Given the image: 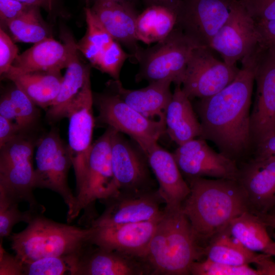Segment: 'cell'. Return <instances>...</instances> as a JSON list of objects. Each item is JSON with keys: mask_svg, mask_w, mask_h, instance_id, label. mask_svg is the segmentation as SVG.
Returning a JSON list of instances; mask_svg holds the SVG:
<instances>
[{"mask_svg": "<svg viewBox=\"0 0 275 275\" xmlns=\"http://www.w3.org/2000/svg\"><path fill=\"white\" fill-rule=\"evenodd\" d=\"M37 214L22 231L8 237L11 249L22 262L79 253L90 243L93 231L62 224Z\"/></svg>", "mask_w": 275, "mask_h": 275, "instance_id": "4", "label": "cell"}, {"mask_svg": "<svg viewBox=\"0 0 275 275\" xmlns=\"http://www.w3.org/2000/svg\"><path fill=\"white\" fill-rule=\"evenodd\" d=\"M204 251L206 259L233 266L253 264L258 253L245 248L230 234L227 227L209 240Z\"/></svg>", "mask_w": 275, "mask_h": 275, "instance_id": "30", "label": "cell"}, {"mask_svg": "<svg viewBox=\"0 0 275 275\" xmlns=\"http://www.w3.org/2000/svg\"><path fill=\"white\" fill-rule=\"evenodd\" d=\"M237 180L245 192L250 211L266 213L275 207V156L254 157L242 163Z\"/></svg>", "mask_w": 275, "mask_h": 275, "instance_id": "20", "label": "cell"}, {"mask_svg": "<svg viewBox=\"0 0 275 275\" xmlns=\"http://www.w3.org/2000/svg\"><path fill=\"white\" fill-rule=\"evenodd\" d=\"M0 241V274L23 275V263L16 256L5 250Z\"/></svg>", "mask_w": 275, "mask_h": 275, "instance_id": "41", "label": "cell"}, {"mask_svg": "<svg viewBox=\"0 0 275 275\" xmlns=\"http://www.w3.org/2000/svg\"><path fill=\"white\" fill-rule=\"evenodd\" d=\"M182 206L164 207L142 260L152 275H188L205 255Z\"/></svg>", "mask_w": 275, "mask_h": 275, "instance_id": "3", "label": "cell"}, {"mask_svg": "<svg viewBox=\"0 0 275 275\" xmlns=\"http://www.w3.org/2000/svg\"><path fill=\"white\" fill-rule=\"evenodd\" d=\"M79 253L23 263V275H78Z\"/></svg>", "mask_w": 275, "mask_h": 275, "instance_id": "34", "label": "cell"}, {"mask_svg": "<svg viewBox=\"0 0 275 275\" xmlns=\"http://www.w3.org/2000/svg\"><path fill=\"white\" fill-rule=\"evenodd\" d=\"M5 93L10 100L12 121L22 134H25L34 129L40 117L37 106L26 94L13 84Z\"/></svg>", "mask_w": 275, "mask_h": 275, "instance_id": "33", "label": "cell"}, {"mask_svg": "<svg viewBox=\"0 0 275 275\" xmlns=\"http://www.w3.org/2000/svg\"><path fill=\"white\" fill-rule=\"evenodd\" d=\"M160 219L92 227L90 242L100 248L142 260Z\"/></svg>", "mask_w": 275, "mask_h": 275, "instance_id": "19", "label": "cell"}, {"mask_svg": "<svg viewBox=\"0 0 275 275\" xmlns=\"http://www.w3.org/2000/svg\"><path fill=\"white\" fill-rule=\"evenodd\" d=\"M63 78L61 71H36L15 75L9 80L37 106L47 109L56 98Z\"/></svg>", "mask_w": 275, "mask_h": 275, "instance_id": "28", "label": "cell"}, {"mask_svg": "<svg viewBox=\"0 0 275 275\" xmlns=\"http://www.w3.org/2000/svg\"><path fill=\"white\" fill-rule=\"evenodd\" d=\"M18 48L10 36L0 28V75H5L18 56Z\"/></svg>", "mask_w": 275, "mask_h": 275, "instance_id": "38", "label": "cell"}, {"mask_svg": "<svg viewBox=\"0 0 275 275\" xmlns=\"http://www.w3.org/2000/svg\"><path fill=\"white\" fill-rule=\"evenodd\" d=\"M148 6L159 5L175 9L180 0H142Z\"/></svg>", "mask_w": 275, "mask_h": 275, "instance_id": "48", "label": "cell"}, {"mask_svg": "<svg viewBox=\"0 0 275 275\" xmlns=\"http://www.w3.org/2000/svg\"><path fill=\"white\" fill-rule=\"evenodd\" d=\"M171 83L169 80H159L140 89L129 90L124 88L120 80L113 79L106 83V86L146 117L165 121L166 110L173 95Z\"/></svg>", "mask_w": 275, "mask_h": 275, "instance_id": "24", "label": "cell"}, {"mask_svg": "<svg viewBox=\"0 0 275 275\" xmlns=\"http://www.w3.org/2000/svg\"><path fill=\"white\" fill-rule=\"evenodd\" d=\"M63 43L52 37L34 45L18 54L9 71L1 79H9L22 73L36 71H61L66 68L77 43L70 34L63 33Z\"/></svg>", "mask_w": 275, "mask_h": 275, "instance_id": "18", "label": "cell"}, {"mask_svg": "<svg viewBox=\"0 0 275 275\" xmlns=\"http://www.w3.org/2000/svg\"><path fill=\"white\" fill-rule=\"evenodd\" d=\"M260 43L255 20L238 0H232L230 15L209 47L219 53L226 64L236 65Z\"/></svg>", "mask_w": 275, "mask_h": 275, "instance_id": "15", "label": "cell"}, {"mask_svg": "<svg viewBox=\"0 0 275 275\" xmlns=\"http://www.w3.org/2000/svg\"><path fill=\"white\" fill-rule=\"evenodd\" d=\"M29 5L42 7L47 12H50L52 8V0H17Z\"/></svg>", "mask_w": 275, "mask_h": 275, "instance_id": "47", "label": "cell"}, {"mask_svg": "<svg viewBox=\"0 0 275 275\" xmlns=\"http://www.w3.org/2000/svg\"><path fill=\"white\" fill-rule=\"evenodd\" d=\"M255 157L265 158L275 156V135L272 136L256 147Z\"/></svg>", "mask_w": 275, "mask_h": 275, "instance_id": "45", "label": "cell"}, {"mask_svg": "<svg viewBox=\"0 0 275 275\" xmlns=\"http://www.w3.org/2000/svg\"><path fill=\"white\" fill-rule=\"evenodd\" d=\"M232 0H180L176 26L200 46L210 42L228 19Z\"/></svg>", "mask_w": 275, "mask_h": 275, "instance_id": "13", "label": "cell"}, {"mask_svg": "<svg viewBox=\"0 0 275 275\" xmlns=\"http://www.w3.org/2000/svg\"><path fill=\"white\" fill-rule=\"evenodd\" d=\"M253 264L260 275H275V261L272 256L258 253Z\"/></svg>", "mask_w": 275, "mask_h": 275, "instance_id": "44", "label": "cell"}, {"mask_svg": "<svg viewBox=\"0 0 275 275\" xmlns=\"http://www.w3.org/2000/svg\"><path fill=\"white\" fill-rule=\"evenodd\" d=\"M145 274L149 272L142 259L92 243L79 255L78 275Z\"/></svg>", "mask_w": 275, "mask_h": 275, "instance_id": "22", "label": "cell"}, {"mask_svg": "<svg viewBox=\"0 0 275 275\" xmlns=\"http://www.w3.org/2000/svg\"><path fill=\"white\" fill-rule=\"evenodd\" d=\"M19 203L0 193V239L9 237L13 227L20 222L28 224L38 213H43L29 209L22 211Z\"/></svg>", "mask_w": 275, "mask_h": 275, "instance_id": "35", "label": "cell"}, {"mask_svg": "<svg viewBox=\"0 0 275 275\" xmlns=\"http://www.w3.org/2000/svg\"><path fill=\"white\" fill-rule=\"evenodd\" d=\"M105 208L91 223L90 227H98L134 223L160 218L164 203L158 190L150 188L133 191L119 192L101 202Z\"/></svg>", "mask_w": 275, "mask_h": 275, "instance_id": "14", "label": "cell"}, {"mask_svg": "<svg viewBox=\"0 0 275 275\" xmlns=\"http://www.w3.org/2000/svg\"><path fill=\"white\" fill-rule=\"evenodd\" d=\"M93 103L89 78L72 101L66 114L69 120L67 145L75 173V194L84 181L93 145L92 140L95 125Z\"/></svg>", "mask_w": 275, "mask_h": 275, "instance_id": "10", "label": "cell"}, {"mask_svg": "<svg viewBox=\"0 0 275 275\" xmlns=\"http://www.w3.org/2000/svg\"><path fill=\"white\" fill-rule=\"evenodd\" d=\"M86 1H87L89 3H90L91 1H93L94 0H86ZM114 1H120V2H126L133 3L135 0H114Z\"/></svg>", "mask_w": 275, "mask_h": 275, "instance_id": "49", "label": "cell"}, {"mask_svg": "<svg viewBox=\"0 0 275 275\" xmlns=\"http://www.w3.org/2000/svg\"><path fill=\"white\" fill-rule=\"evenodd\" d=\"M165 124L166 132L178 146L201 135L200 122L180 85H176L167 107Z\"/></svg>", "mask_w": 275, "mask_h": 275, "instance_id": "25", "label": "cell"}, {"mask_svg": "<svg viewBox=\"0 0 275 275\" xmlns=\"http://www.w3.org/2000/svg\"><path fill=\"white\" fill-rule=\"evenodd\" d=\"M34 142L26 134H19L0 148V193L18 202H26L29 208L44 212L33 193L35 169Z\"/></svg>", "mask_w": 275, "mask_h": 275, "instance_id": "7", "label": "cell"}, {"mask_svg": "<svg viewBox=\"0 0 275 275\" xmlns=\"http://www.w3.org/2000/svg\"><path fill=\"white\" fill-rule=\"evenodd\" d=\"M208 47L195 48L188 62L182 90L190 99L210 97L232 82L240 69L215 58Z\"/></svg>", "mask_w": 275, "mask_h": 275, "instance_id": "12", "label": "cell"}, {"mask_svg": "<svg viewBox=\"0 0 275 275\" xmlns=\"http://www.w3.org/2000/svg\"><path fill=\"white\" fill-rule=\"evenodd\" d=\"M40 8L31 6L22 15L7 24L4 30H8V34L14 42L35 44L52 37L49 28L41 16Z\"/></svg>", "mask_w": 275, "mask_h": 275, "instance_id": "31", "label": "cell"}, {"mask_svg": "<svg viewBox=\"0 0 275 275\" xmlns=\"http://www.w3.org/2000/svg\"><path fill=\"white\" fill-rule=\"evenodd\" d=\"M267 213H272V214H275V207L272 210H271L269 212H267Z\"/></svg>", "mask_w": 275, "mask_h": 275, "instance_id": "51", "label": "cell"}, {"mask_svg": "<svg viewBox=\"0 0 275 275\" xmlns=\"http://www.w3.org/2000/svg\"><path fill=\"white\" fill-rule=\"evenodd\" d=\"M193 275H260L249 265L233 266L212 261L207 259L194 262L190 267Z\"/></svg>", "mask_w": 275, "mask_h": 275, "instance_id": "36", "label": "cell"}, {"mask_svg": "<svg viewBox=\"0 0 275 275\" xmlns=\"http://www.w3.org/2000/svg\"><path fill=\"white\" fill-rule=\"evenodd\" d=\"M147 157L150 168L157 180V190L166 204L165 207H181L190 189L173 153L157 144L148 153Z\"/></svg>", "mask_w": 275, "mask_h": 275, "instance_id": "23", "label": "cell"}, {"mask_svg": "<svg viewBox=\"0 0 275 275\" xmlns=\"http://www.w3.org/2000/svg\"><path fill=\"white\" fill-rule=\"evenodd\" d=\"M177 23L175 11L159 6H148L138 14L135 23V35L138 41L151 44L166 38Z\"/></svg>", "mask_w": 275, "mask_h": 275, "instance_id": "29", "label": "cell"}, {"mask_svg": "<svg viewBox=\"0 0 275 275\" xmlns=\"http://www.w3.org/2000/svg\"><path fill=\"white\" fill-rule=\"evenodd\" d=\"M253 19L275 20V0H238Z\"/></svg>", "mask_w": 275, "mask_h": 275, "instance_id": "39", "label": "cell"}, {"mask_svg": "<svg viewBox=\"0 0 275 275\" xmlns=\"http://www.w3.org/2000/svg\"><path fill=\"white\" fill-rule=\"evenodd\" d=\"M256 214L268 228L275 230V214L269 213L252 212Z\"/></svg>", "mask_w": 275, "mask_h": 275, "instance_id": "46", "label": "cell"}, {"mask_svg": "<svg viewBox=\"0 0 275 275\" xmlns=\"http://www.w3.org/2000/svg\"><path fill=\"white\" fill-rule=\"evenodd\" d=\"M255 99L250 130L255 146L275 135V48L260 45L256 61Z\"/></svg>", "mask_w": 275, "mask_h": 275, "instance_id": "11", "label": "cell"}, {"mask_svg": "<svg viewBox=\"0 0 275 275\" xmlns=\"http://www.w3.org/2000/svg\"><path fill=\"white\" fill-rule=\"evenodd\" d=\"M36 168L34 188H46L59 194L68 207L67 214L75 202L68 182V174L72 163L68 145L55 129L36 141Z\"/></svg>", "mask_w": 275, "mask_h": 275, "instance_id": "9", "label": "cell"}, {"mask_svg": "<svg viewBox=\"0 0 275 275\" xmlns=\"http://www.w3.org/2000/svg\"><path fill=\"white\" fill-rule=\"evenodd\" d=\"M90 7L91 12L112 37L130 51L136 62L141 49L135 35L138 14L133 3L114 0H94Z\"/></svg>", "mask_w": 275, "mask_h": 275, "instance_id": "21", "label": "cell"}, {"mask_svg": "<svg viewBox=\"0 0 275 275\" xmlns=\"http://www.w3.org/2000/svg\"><path fill=\"white\" fill-rule=\"evenodd\" d=\"M21 134L19 129L15 123L0 116V148Z\"/></svg>", "mask_w": 275, "mask_h": 275, "instance_id": "43", "label": "cell"}, {"mask_svg": "<svg viewBox=\"0 0 275 275\" xmlns=\"http://www.w3.org/2000/svg\"><path fill=\"white\" fill-rule=\"evenodd\" d=\"M227 229L249 250L275 257V241L269 235L267 227L251 211L234 218Z\"/></svg>", "mask_w": 275, "mask_h": 275, "instance_id": "27", "label": "cell"}, {"mask_svg": "<svg viewBox=\"0 0 275 275\" xmlns=\"http://www.w3.org/2000/svg\"><path fill=\"white\" fill-rule=\"evenodd\" d=\"M186 180L190 191L182 208L199 242L207 244L232 220L250 211L245 192L237 180L198 177Z\"/></svg>", "mask_w": 275, "mask_h": 275, "instance_id": "2", "label": "cell"}, {"mask_svg": "<svg viewBox=\"0 0 275 275\" xmlns=\"http://www.w3.org/2000/svg\"><path fill=\"white\" fill-rule=\"evenodd\" d=\"M79 52L76 46L66 68L59 93L46 110V118L51 122L66 117L69 105L90 78L91 65L81 59Z\"/></svg>", "mask_w": 275, "mask_h": 275, "instance_id": "26", "label": "cell"}, {"mask_svg": "<svg viewBox=\"0 0 275 275\" xmlns=\"http://www.w3.org/2000/svg\"><path fill=\"white\" fill-rule=\"evenodd\" d=\"M85 8L87 31L77 43L79 51L96 67L102 54L114 39L105 30L92 14L89 3L86 1Z\"/></svg>", "mask_w": 275, "mask_h": 275, "instance_id": "32", "label": "cell"}, {"mask_svg": "<svg viewBox=\"0 0 275 275\" xmlns=\"http://www.w3.org/2000/svg\"><path fill=\"white\" fill-rule=\"evenodd\" d=\"M111 160L119 191L153 188L146 155L115 129L111 138Z\"/></svg>", "mask_w": 275, "mask_h": 275, "instance_id": "17", "label": "cell"}, {"mask_svg": "<svg viewBox=\"0 0 275 275\" xmlns=\"http://www.w3.org/2000/svg\"><path fill=\"white\" fill-rule=\"evenodd\" d=\"M255 23L260 44L275 48V20H256Z\"/></svg>", "mask_w": 275, "mask_h": 275, "instance_id": "42", "label": "cell"}, {"mask_svg": "<svg viewBox=\"0 0 275 275\" xmlns=\"http://www.w3.org/2000/svg\"><path fill=\"white\" fill-rule=\"evenodd\" d=\"M93 94L98 115L96 121L130 136L146 155L166 132L165 121L149 119L125 102L114 91Z\"/></svg>", "mask_w": 275, "mask_h": 275, "instance_id": "8", "label": "cell"}, {"mask_svg": "<svg viewBox=\"0 0 275 275\" xmlns=\"http://www.w3.org/2000/svg\"><path fill=\"white\" fill-rule=\"evenodd\" d=\"M271 236L273 239V240L275 241V231L272 232L271 234Z\"/></svg>", "mask_w": 275, "mask_h": 275, "instance_id": "50", "label": "cell"}, {"mask_svg": "<svg viewBox=\"0 0 275 275\" xmlns=\"http://www.w3.org/2000/svg\"><path fill=\"white\" fill-rule=\"evenodd\" d=\"M173 154L186 180L205 177L237 179V163L213 150L204 139H194L179 145Z\"/></svg>", "mask_w": 275, "mask_h": 275, "instance_id": "16", "label": "cell"}, {"mask_svg": "<svg viewBox=\"0 0 275 275\" xmlns=\"http://www.w3.org/2000/svg\"><path fill=\"white\" fill-rule=\"evenodd\" d=\"M199 46L175 26L166 38L152 47L141 48L136 59L140 68L135 80L150 83L169 80L181 85L191 54Z\"/></svg>", "mask_w": 275, "mask_h": 275, "instance_id": "6", "label": "cell"}, {"mask_svg": "<svg viewBox=\"0 0 275 275\" xmlns=\"http://www.w3.org/2000/svg\"><path fill=\"white\" fill-rule=\"evenodd\" d=\"M113 128L107 127L105 132L92 145L88 167L83 184L75 195L71 212L67 214L68 223L72 222L83 211L80 225L89 224L97 217L95 202H101L119 192L114 176L111 160V138Z\"/></svg>", "mask_w": 275, "mask_h": 275, "instance_id": "5", "label": "cell"}, {"mask_svg": "<svg viewBox=\"0 0 275 275\" xmlns=\"http://www.w3.org/2000/svg\"><path fill=\"white\" fill-rule=\"evenodd\" d=\"M130 53L126 52L120 44L114 40L100 58L95 68L111 76L113 79L119 80L122 67Z\"/></svg>", "mask_w": 275, "mask_h": 275, "instance_id": "37", "label": "cell"}, {"mask_svg": "<svg viewBox=\"0 0 275 275\" xmlns=\"http://www.w3.org/2000/svg\"><path fill=\"white\" fill-rule=\"evenodd\" d=\"M258 49L241 60V68L232 82L196 104L200 138L212 142L219 152L237 163L253 144L250 110Z\"/></svg>", "mask_w": 275, "mask_h": 275, "instance_id": "1", "label": "cell"}, {"mask_svg": "<svg viewBox=\"0 0 275 275\" xmlns=\"http://www.w3.org/2000/svg\"><path fill=\"white\" fill-rule=\"evenodd\" d=\"M31 6L17 0H0L1 28L4 29L9 22L22 15Z\"/></svg>", "mask_w": 275, "mask_h": 275, "instance_id": "40", "label": "cell"}]
</instances>
